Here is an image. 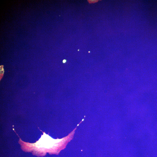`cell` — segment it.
Returning <instances> with one entry per match:
<instances>
[{
  "label": "cell",
  "mask_w": 157,
  "mask_h": 157,
  "mask_svg": "<svg viewBox=\"0 0 157 157\" xmlns=\"http://www.w3.org/2000/svg\"><path fill=\"white\" fill-rule=\"evenodd\" d=\"M66 60H63V63H65L66 62Z\"/></svg>",
  "instance_id": "1"
}]
</instances>
